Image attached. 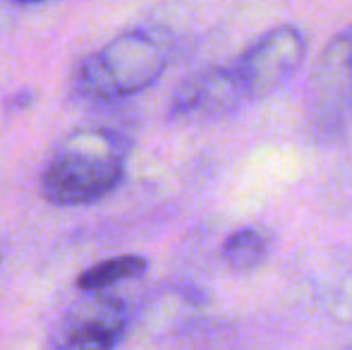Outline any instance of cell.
I'll return each mask as SVG.
<instances>
[{"label":"cell","mask_w":352,"mask_h":350,"mask_svg":"<svg viewBox=\"0 0 352 350\" xmlns=\"http://www.w3.org/2000/svg\"><path fill=\"white\" fill-rule=\"evenodd\" d=\"M130 144L113 130L87 127L63 137L43 164L38 187L48 204L77 209L101 201L122 185Z\"/></svg>","instance_id":"1"},{"label":"cell","mask_w":352,"mask_h":350,"mask_svg":"<svg viewBox=\"0 0 352 350\" xmlns=\"http://www.w3.org/2000/svg\"><path fill=\"white\" fill-rule=\"evenodd\" d=\"M247 101L235 70L230 67H216L204 70L190 77L175 91L170 103V118L175 120H206L223 113H230Z\"/></svg>","instance_id":"5"},{"label":"cell","mask_w":352,"mask_h":350,"mask_svg":"<svg viewBox=\"0 0 352 350\" xmlns=\"http://www.w3.org/2000/svg\"><path fill=\"white\" fill-rule=\"evenodd\" d=\"M17 3H41V0H17Z\"/></svg>","instance_id":"10"},{"label":"cell","mask_w":352,"mask_h":350,"mask_svg":"<svg viewBox=\"0 0 352 350\" xmlns=\"http://www.w3.org/2000/svg\"><path fill=\"white\" fill-rule=\"evenodd\" d=\"M148 262L140 254H118V257L96 262L77 276V288L82 293H106L122 281L140 278L146 274Z\"/></svg>","instance_id":"6"},{"label":"cell","mask_w":352,"mask_h":350,"mask_svg":"<svg viewBox=\"0 0 352 350\" xmlns=\"http://www.w3.org/2000/svg\"><path fill=\"white\" fill-rule=\"evenodd\" d=\"M316 75H319L324 91H331L333 87H343V89L352 87V29L340 34L326 48Z\"/></svg>","instance_id":"8"},{"label":"cell","mask_w":352,"mask_h":350,"mask_svg":"<svg viewBox=\"0 0 352 350\" xmlns=\"http://www.w3.org/2000/svg\"><path fill=\"white\" fill-rule=\"evenodd\" d=\"M34 98H36V94H34L32 89H22V91H14L12 96L8 98V103H5V111H8V113L24 111V108L32 106Z\"/></svg>","instance_id":"9"},{"label":"cell","mask_w":352,"mask_h":350,"mask_svg":"<svg viewBox=\"0 0 352 350\" xmlns=\"http://www.w3.org/2000/svg\"><path fill=\"white\" fill-rule=\"evenodd\" d=\"M221 254H223V259H226V264L235 271L256 269V266L266 259V254H269V238L256 228L235 230V233L223 243Z\"/></svg>","instance_id":"7"},{"label":"cell","mask_w":352,"mask_h":350,"mask_svg":"<svg viewBox=\"0 0 352 350\" xmlns=\"http://www.w3.org/2000/svg\"><path fill=\"white\" fill-rule=\"evenodd\" d=\"M307 56V39L297 27H276L252 43L232 70L247 98H261L285 85Z\"/></svg>","instance_id":"4"},{"label":"cell","mask_w":352,"mask_h":350,"mask_svg":"<svg viewBox=\"0 0 352 350\" xmlns=\"http://www.w3.org/2000/svg\"><path fill=\"white\" fill-rule=\"evenodd\" d=\"M130 324L125 300L84 293L53 324L46 350H116Z\"/></svg>","instance_id":"3"},{"label":"cell","mask_w":352,"mask_h":350,"mask_svg":"<svg viewBox=\"0 0 352 350\" xmlns=\"http://www.w3.org/2000/svg\"><path fill=\"white\" fill-rule=\"evenodd\" d=\"M168 61V36L156 29H132L82 58L72 72V89L91 101L135 96L163 75Z\"/></svg>","instance_id":"2"}]
</instances>
